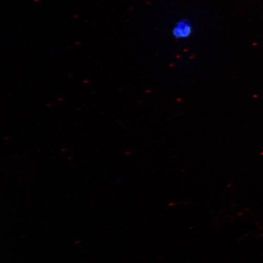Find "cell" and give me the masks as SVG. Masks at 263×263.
<instances>
[{
  "label": "cell",
  "instance_id": "obj_1",
  "mask_svg": "<svg viewBox=\"0 0 263 263\" xmlns=\"http://www.w3.org/2000/svg\"><path fill=\"white\" fill-rule=\"evenodd\" d=\"M192 23L187 18L180 19L174 24L172 34L176 39H188L193 33Z\"/></svg>",
  "mask_w": 263,
  "mask_h": 263
}]
</instances>
